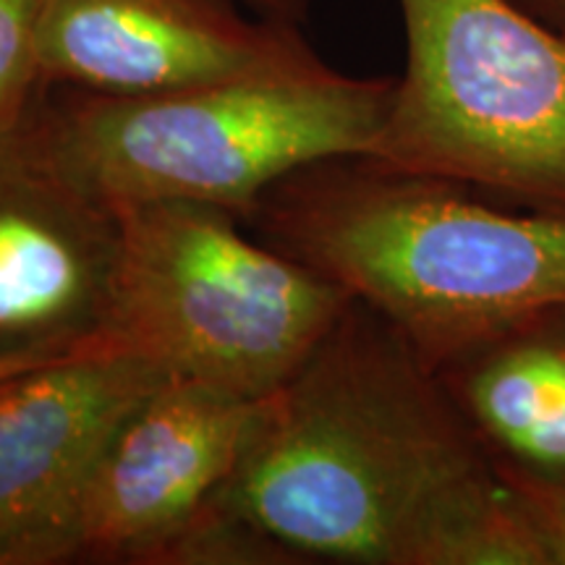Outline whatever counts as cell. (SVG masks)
<instances>
[{
  "mask_svg": "<svg viewBox=\"0 0 565 565\" xmlns=\"http://www.w3.org/2000/svg\"><path fill=\"white\" fill-rule=\"evenodd\" d=\"M30 366H38V364H21V362H0V380L11 377V374H17V372H24V370H30Z\"/></svg>",
  "mask_w": 565,
  "mask_h": 565,
  "instance_id": "15",
  "label": "cell"
},
{
  "mask_svg": "<svg viewBox=\"0 0 565 565\" xmlns=\"http://www.w3.org/2000/svg\"><path fill=\"white\" fill-rule=\"evenodd\" d=\"M40 0H0V141L24 129L45 95L38 47Z\"/></svg>",
  "mask_w": 565,
  "mask_h": 565,
  "instance_id": "11",
  "label": "cell"
},
{
  "mask_svg": "<svg viewBox=\"0 0 565 565\" xmlns=\"http://www.w3.org/2000/svg\"><path fill=\"white\" fill-rule=\"evenodd\" d=\"M215 503L299 563L545 565L440 374L362 301L263 401Z\"/></svg>",
  "mask_w": 565,
  "mask_h": 565,
  "instance_id": "1",
  "label": "cell"
},
{
  "mask_svg": "<svg viewBox=\"0 0 565 565\" xmlns=\"http://www.w3.org/2000/svg\"><path fill=\"white\" fill-rule=\"evenodd\" d=\"M118 249L116 207L63 179L24 129L0 141V362L95 349Z\"/></svg>",
  "mask_w": 565,
  "mask_h": 565,
  "instance_id": "9",
  "label": "cell"
},
{
  "mask_svg": "<svg viewBox=\"0 0 565 565\" xmlns=\"http://www.w3.org/2000/svg\"><path fill=\"white\" fill-rule=\"evenodd\" d=\"M515 508L524 515L529 532L545 565H565V479L500 477Z\"/></svg>",
  "mask_w": 565,
  "mask_h": 565,
  "instance_id": "12",
  "label": "cell"
},
{
  "mask_svg": "<svg viewBox=\"0 0 565 565\" xmlns=\"http://www.w3.org/2000/svg\"><path fill=\"white\" fill-rule=\"evenodd\" d=\"M395 79L324 63L154 95L47 87L24 137L47 166L110 207L200 202L242 217L312 162L372 154Z\"/></svg>",
  "mask_w": 565,
  "mask_h": 565,
  "instance_id": "3",
  "label": "cell"
},
{
  "mask_svg": "<svg viewBox=\"0 0 565 565\" xmlns=\"http://www.w3.org/2000/svg\"><path fill=\"white\" fill-rule=\"evenodd\" d=\"M498 477L565 479V299L437 370Z\"/></svg>",
  "mask_w": 565,
  "mask_h": 565,
  "instance_id": "10",
  "label": "cell"
},
{
  "mask_svg": "<svg viewBox=\"0 0 565 565\" xmlns=\"http://www.w3.org/2000/svg\"><path fill=\"white\" fill-rule=\"evenodd\" d=\"M244 225L385 317L435 372L565 299V212L513 207L364 154L288 173Z\"/></svg>",
  "mask_w": 565,
  "mask_h": 565,
  "instance_id": "2",
  "label": "cell"
},
{
  "mask_svg": "<svg viewBox=\"0 0 565 565\" xmlns=\"http://www.w3.org/2000/svg\"><path fill=\"white\" fill-rule=\"evenodd\" d=\"M263 401L168 377L118 424L76 519L74 563L154 565L228 484Z\"/></svg>",
  "mask_w": 565,
  "mask_h": 565,
  "instance_id": "8",
  "label": "cell"
},
{
  "mask_svg": "<svg viewBox=\"0 0 565 565\" xmlns=\"http://www.w3.org/2000/svg\"><path fill=\"white\" fill-rule=\"evenodd\" d=\"M47 87L154 95L322 68L301 24L242 11V0H40Z\"/></svg>",
  "mask_w": 565,
  "mask_h": 565,
  "instance_id": "6",
  "label": "cell"
},
{
  "mask_svg": "<svg viewBox=\"0 0 565 565\" xmlns=\"http://www.w3.org/2000/svg\"><path fill=\"white\" fill-rule=\"evenodd\" d=\"M406 71L366 158L565 212V34L515 0H398Z\"/></svg>",
  "mask_w": 565,
  "mask_h": 565,
  "instance_id": "5",
  "label": "cell"
},
{
  "mask_svg": "<svg viewBox=\"0 0 565 565\" xmlns=\"http://www.w3.org/2000/svg\"><path fill=\"white\" fill-rule=\"evenodd\" d=\"M515 3L565 34V0H515Z\"/></svg>",
  "mask_w": 565,
  "mask_h": 565,
  "instance_id": "14",
  "label": "cell"
},
{
  "mask_svg": "<svg viewBox=\"0 0 565 565\" xmlns=\"http://www.w3.org/2000/svg\"><path fill=\"white\" fill-rule=\"evenodd\" d=\"M168 377L145 359L89 349L0 380V565L74 563L97 458Z\"/></svg>",
  "mask_w": 565,
  "mask_h": 565,
  "instance_id": "7",
  "label": "cell"
},
{
  "mask_svg": "<svg viewBox=\"0 0 565 565\" xmlns=\"http://www.w3.org/2000/svg\"><path fill=\"white\" fill-rule=\"evenodd\" d=\"M116 210L121 249L95 349L265 401L353 301L223 207L131 202Z\"/></svg>",
  "mask_w": 565,
  "mask_h": 565,
  "instance_id": "4",
  "label": "cell"
},
{
  "mask_svg": "<svg viewBox=\"0 0 565 565\" xmlns=\"http://www.w3.org/2000/svg\"><path fill=\"white\" fill-rule=\"evenodd\" d=\"M246 9L263 17L294 21V24H303L309 13V0H242Z\"/></svg>",
  "mask_w": 565,
  "mask_h": 565,
  "instance_id": "13",
  "label": "cell"
}]
</instances>
